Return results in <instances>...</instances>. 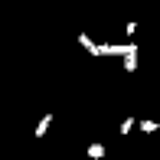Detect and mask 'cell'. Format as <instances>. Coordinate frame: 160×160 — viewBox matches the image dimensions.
I'll return each mask as SVG.
<instances>
[{
	"label": "cell",
	"instance_id": "6da1fadb",
	"mask_svg": "<svg viewBox=\"0 0 160 160\" xmlns=\"http://www.w3.org/2000/svg\"><path fill=\"white\" fill-rule=\"evenodd\" d=\"M131 49H137L134 42H105V46H98V56H128Z\"/></svg>",
	"mask_w": 160,
	"mask_h": 160
},
{
	"label": "cell",
	"instance_id": "7a4b0ae2",
	"mask_svg": "<svg viewBox=\"0 0 160 160\" xmlns=\"http://www.w3.org/2000/svg\"><path fill=\"white\" fill-rule=\"evenodd\" d=\"M85 157H88V160H105L108 157V147H105V144H88V150H85Z\"/></svg>",
	"mask_w": 160,
	"mask_h": 160
},
{
	"label": "cell",
	"instance_id": "3957f363",
	"mask_svg": "<svg viewBox=\"0 0 160 160\" xmlns=\"http://www.w3.org/2000/svg\"><path fill=\"white\" fill-rule=\"evenodd\" d=\"M49 124H52V114H42V118H39V124L33 128V137H46V131H49Z\"/></svg>",
	"mask_w": 160,
	"mask_h": 160
},
{
	"label": "cell",
	"instance_id": "277c9868",
	"mask_svg": "<svg viewBox=\"0 0 160 160\" xmlns=\"http://www.w3.org/2000/svg\"><path fill=\"white\" fill-rule=\"evenodd\" d=\"M124 72H128V75L137 72V49H131V52L124 56Z\"/></svg>",
	"mask_w": 160,
	"mask_h": 160
},
{
	"label": "cell",
	"instance_id": "5b68a950",
	"mask_svg": "<svg viewBox=\"0 0 160 160\" xmlns=\"http://www.w3.org/2000/svg\"><path fill=\"white\" fill-rule=\"evenodd\" d=\"M78 42H82V46H85V49H88V52H92V56H98V42H95V39H92V36H88V33H82V36H78Z\"/></svg>",
	"mask_w": 160,
	"mask_h": 160
},
{
	"label": "cell",
	"instance_id": "8992f818",
	"mask_svg": "<svg viewBox=\"0 0 160 160\" xmlns=\"http://www.w3.org/2000/svg\"><path fill=\"white\" fill-rule=\"evenodd\" d=\"M137 131H144V134H157V131H160V121H141Z\"/></svg>",
	"mask_w": 160,
	"mask_h": 160
},
{
	"label": "cell",
	"instance_id": "52a82bcc",
	"mask_svg": "<svg viewBox=\"0 0 160 160\" xmlns=\"http://www.w3.org/2000/svg\"><path fill=\"white\" fill-rule=\"evenodd\" d=\"M134 124H137V121H134V118H128L124 124H121V134H131V131H134Z\"/></svg>",
	"mask_w": 160,
	"mask_h": 160
}]
</instances>
